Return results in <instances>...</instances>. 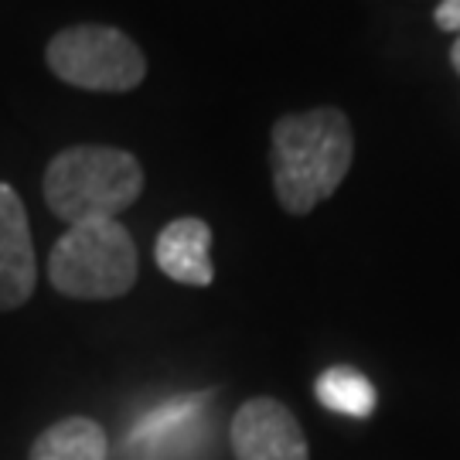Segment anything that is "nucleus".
I'll use <instances>...</instances> for the list:
<instances>
[{
    "label": "nucleus",
    "mask_w": 460,
    "mask_h": 460,
    "mask_svg": "<svg viewBox=\"0 0 460 460\" xmlns=\"http://www.w3.org/2000/svg\"><path fill=\"white\" fill-rule=\"evenodd\" d=\"M140 191L144 167L130 150L83 144L55 154L45 167V201L66 226L116 218Z\"/></svg>",
    "instance_id": "f03ea898"
},
{
    "label": "nucleus",
    "mask_w": 460,
    "mask_h": 460,
    "mask_svg": "<svg viewBox=\"0 0 460 460\" xmlns=\"http://www.w3.org/2000/svg\"><path fill=\"white\" fill-rule=\"evenodd\" d=\"M137 273V243L119 218L68 226L49 256L51 287L72 300H116L130 294Z\"/></svg>",
    "instance_id": "7ed1b4c3"
},
{
    "label": "nucleus",
    "mask_w": 460,
    "mask_h": 460,
    "mask_svg": "<svg viewBox=\"0 0 460 460\" xmlns=\"http://www.w3.org/2000/svg\"><path fill=\"white\" fill-rule=\"evenodd\" d=\"M45 62L62 83L85 93H130L147 75L140 45L110 24L62 28L49 41Z\"/></svg>",
    "instance_id": "20e7f679"
},
{
    "label": "nucleus",
    "mask_w": 460,
    "mask_h": 460,
    "mask_svg": "<svg viewBox=\"0 0 460 460\" xmlns=\"http://www.w3.org/2000/svg\"><path fill=\"white\" fill-rule=\"evenodd\" d=\"M317 399L331 412H345L355 420H368L376 412V385L358 368H348V365L328 368L317 378Z\"/></svg>",
    "instance_id": "9d476101"
},
{
    "label": "nucleus",
    "mask_w": 460,
    "mask_h": 460,
    "mask_svg": "<svg viewBox=\"0 0 460 460\" xmlns=\"http://www.w3.org/2000/svg\"><path fill=\"white\" fill-rule=\"evenodd\" d=\"M201 410H205V395H181V399H167L164 406L147 412L130 433V447L144 450V454H161V450H174L184 440H191L201 423Z\"/></svg>",
    "instance_id": "6e6552de"
},
{
    "label": "nucleus",
    "mask_w": 460,
    "mask_h": 460,
    "mask_svg": "<svg viewBox=\"0 0 460 460\" xmlns=\"http://www.w3.org/2000/svg\"><path fill=\"white\" fill-rule=\"evenodd\" d=\"M433 21H437V28H440V31H457L460 34V0H444V4L437 7Z\"/></svg>",
    "instance_id": "9b49d317"
},
{
    "label": "nucleus",
    "mask_w": 460,
    "mask_h": 460,
    "mask_svg": "<svg viewBox=\"0 0 460 460\" xmlns=\"http://www.w3.org/2000/svg\"><path fill=\"white\" fill-rule=\"evenodd\" d=\"M450 62H454V68L460 72V38L454 41V49H450Z\"/></svg>",
    "instance_id": "f8f14e48"
},
{
    "label": "nucleus",
    "mask_w": 460,
    "mask_h": 460,
    "mask_svg": "<svg viewBox=\"0 0 460 460\" xmlns=\"http://www.w3.org/2000/svg\"><path fill=\"white\" fill-rule=\"evenodd\" d=\"M351 157L355 133L341 110L317 106L307 113L279 116L270 144L277 201L290 215L314 212L341 188Z\"/></svg>",
    "instance_id": "f257e3e1"
},
{
    "label": "nucleus",
    "mask_w": 460,
    "mask_h": 460,
    "mask_svg": "<svg viewBox=\"0 0 460 460\" xmlns=\"http://www.w3.org/2000/svg\"><path fill=\"white\" fill-rule=\"evenodd\" d=\"M110 440L96 420L68 416L51 423L31 444L28 460H106Z\"/></svg>",
    "instance_id": "1a4fd4ad"
},
{
    "label": "nucleus",
    "mask_w": 460,
    "mask_h": 460,
    "mask_svg": "<svg viewBox=\"0 0 460 460\" xmlns=\"http://www.w3.org/2000/svg\"><path fill=\"white\" fill-rule=\"evenodd\" d=\"M38 283L28 208L7 181H0V311L24 307Z\"/></svg>",
    "instance_id": "423d86ee"
},
{
    "label": "nucleus",
    "mask_w": 460,
    "mask_h": 460,
    "mask_svg": "<svg viewBox=\"0 0 460 460\" xmlns=\"http://www.w3.org/2000/svg\"><path fill=\"white\" fill-rule=\"evenodd\" d=\"M161 273L184 287H208L215 279L212 266V229L208 222H201L195 215L174 218L164 232L157 235L154 246Z\"/></svg>",
    "instance_id": "0eeeda50"
},
{
    "label": "nucleus",
    "mask_w": 460,
    "mask_h": 460,
    "mask_svg": "<svg viewBox=\"0 0 460 460\" xmlns=\"http://www.w3.org/2000/svg\"><path fill=\"white\" fill-rule=\"evenodd\" d=\"M235 460H311V447L294 412L273 395L239 406L229 427Z\"/></svg>",
    "instance_id": "39448f33"
}]
</instances>
